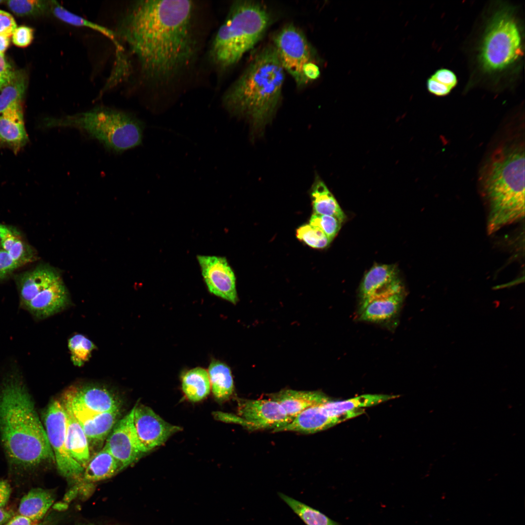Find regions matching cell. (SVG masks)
<instances>
[{"mask_svg": "<svg viewBox=\"0 0 525 525\" xmlns=\"http://www.w3.org/2000/svg\"><path fill=\"white\" fill-rule=\"evenodd\" d=\"M26 84L25 74L15 71L12 79L0 90V113L11 107L21 105Z\"/></svg>", "mask_w": 525, "mask_h": 525, "instance_id": "cell-31", "label": "cell"}, {"mask_svg": "<svg viewBox=\"0 0 525 525\" xmlns=\"http://www.w3.org/2000/svg\"><path fill=\"white\" fill-rule=\"evenodd\" d=\"M271 20L268 10L260 2L233 1L211 43L212 64L221 70L236 64L262 38Z\"/></svg>", "mask_w": 525, "mask_h": 525, "instance_id": "cell-5", "label": "cell"}, {"mask_svg": "<svg viewBox=\"0 0 525 525\" xmlns=\"http://www.w3.org/2000/svg\"><path fill=\"white\" fill-rule=\"evenodd\" d=\"M34 31L32 28L26 26L17 27L12 36L13 43L19 47L29 46L34 39Z\"/></svg>", "mask_w": 525, "mask_h": 525, "instance_id": "cell-38", "label": "cell"}, {"mask_svg": "<svg viewBox=\"0 0 525 525\" xmlns=\"http://www.w3.org/2000/svg\"><path fill=\"white\" fill-rule=\"evenodd\" d=\"M404 291L399 278L361 300L359 315L362 321L379 323L394 318L403 302Z\"/></svg>", "mask_w": 525, "mask_h": 525, "instance_id": "cell-12", "label": "cell"}, {"mask_svg": "<svg viewBox=\"0 0 525 525\" xmlns=\"http://www.w3.org/2000/svg\"><path fill=\"white\" fill-rule=\"evenodd\" d=\"M457 82L455 74L451 70L442 69L435 72L427 80L428 91L437 96L449 94Z\"/></svg>", "mask_w": 525, "mask_h": 525, "instance_id": "cell-34", "label": "cell"}, {"mask_svg": "<svg viewBox=\"0 0 525 525\" xmlns=\"http://www.w3.org/2000/svg\"><path fill=\"white\" fill-rule=\"evenodd\" d=\"M133 424L143 454L150 451L164 443L181 427L171 424L156 414L150 407L142 404L134 406Z\"/></svg>", "mask_w": 525, "mask_h": 525, "instance_id": "cell-11", "label": "cell"}, {"mask_svg": "<svg viewBox=\"0 0 525 525\" xmlns=\"http://www.w3.org/2000/svg\"><path fill=\"white\" fill-rule=\"evenodd\" d=\"M0 245L19 266L35 260L34 250L20 236L16 229L0 224Z\"/></svg>", "mask_w": 525, "mask_h": 525, "instance_id": "cell-24", "label": "cell"}, {"mask_svg": "<svg viewBox=\"0 0 525 525\" xmlns=\"http://www.w3.org/2000/svg\"><path fill=\"white\" fill-rule=\"evenodd\" d=\"M273 45L284 70L297 85L301 87L308 84L304 72L309 65L315 62L303 33L294 24H286L274 35Z\"/></svg>", "mask_w": 525, "mask_h": 525, "instance_id": "cell-8", "label": "cell"}, {"mask_svg": "<svg viewBox=\"0 0 525 525\" xmlns=\"http://www.w3.org/2000/svg\"><path fill=\"white\" fill-rule=\"evenodd\" d=\"M12 492L10 484L5 480L0 479V508L7 503Z\"/></svg>", "mask_w": 525, "mask_h": 525, "instance_id": "cell-42", "label": "cell"}, {"mask_svg": "<svg viewBox=\"0 0 525 525\" xmlns=\"http://www.w3.org/2000/svg\"><path fill=\"white\" fill-rule=\"evenodd\" d=\"M480 180L490 209L489 234L524 217V144L512 142L496 148L484 167Z\"/></svg>", "mask_w": 525, "mask_h": 525, "instance_id": "cell-4", "label": "cell"}, {"mask_svg": "<svg viewBox=\"0 0 525 525\" xmlns=\"http://www.w3.org/2000/svg\"><path fill=\"white\" fill-rule=\"evenodd\" d=\"M44 428L52 449L58 471L64 477L74 480L81 479L84 468L70 455L66 446L67 419L61 400L53 399L44 413Z\"/></svg>", "mask_w": 525, "mask_h": 525, "instance_id": "cell-9", "label": "cell"}, {"mask_svg": "<svg viewBox=\"0 0 525 525\" xmlns=\"http://www.w3.org/2000/svg\"><path fill=\"white\" fill-rule=\"evenodd\" d=\"M134 407L118 420L107 436L104 447L119 462L122 470L136 462L143 454L133 424Z\"/></svg>", "mask_w": 525, "mask_h": 525, "instance_id": "cell-14", "label": "cell"}, {"mask_svg": "<svg viewBox=\"0 0 525 525\" xmlns=\"http://www.w3.org/2000/svg\"><path fill=\"white\" fill-rule=\"evenodd\" d=\"M344 420L342 418L325 415L322 412L320 405H315L302 411L291 422L278 429L276 432L292 431L313 434L327 429Z\"/></svg>", "mask_w": 525, "mask_h": 525, "instance_id": "cell-21", "label": "cell"}, {"mask_svg": "<svg viewBox=\"0 0 525 525\" xmlns=\"http://www.w3.org/2000/svg\"><path fill=\"white\" fill-rule=\"evenodd\" d=\"M310 195L313 213L334 216L343 222L346 215L324 182L317 176L311 187Z\"/></svg>", "mask_w": 525, "mask_h": 525, "instance_id": "cell-26", "label": "cell"}, {"mask_svg": "<svg viewBox=\"0 0 525 525\" xmlns=\"http://www.w3.org/2000/svg\"><path fill=\"white\" fill-rule=\"evenodd\" d=\"M70 359L74 366L81 367L88 361L96 346L87 337L76 334L68 341Z\"/></svg>", "mask_w": 525, "mask_h": 525, "instance_id": "cell-33", "label": "cell"}, {"mask_svg": "<svg viewBox=\"0 0 525 525\" xmlns=\"http://www.w3.org/2000/svg\"><path fill=\"white\" fill-rule=\"evenodd\" d=\"M60 400L66 413L67 449L71 456L85 469L90 458L88 438L73 414L68 398L63 393Z\"/></svg>", "mask_w": 525, "mask_h": 525, "instance_id": "cell-17", "label": "cell"}, {"mask_svg": "<svg viewBox=\"0 0 525 525\" xmlns=\"http://www.w3.org/2000/svg\"><path fill=\"white\" fill-rule=\"evenodd\" d=\"M0 438L10 465L29 472L54 461L45 429L19 373L13 371L0 385Z\"/></svg>", "mask_w": 525, "mask_h": 525, "instance_id": "cell-2", "label": "cell"}, {"mask_svg": "<svg viewBox=\"0 0 525 525\" xmlns=\"http://www.w3.org/2000/svg\"><path fill=\"white\" fill-rule=\"evenodd\" d=\"M182 388L187 398L191 402H197L204 399L211 389L208 372L201 368L188 371L182 377Z\"/></svg>", "mask_w": 525, "mask_h": 525, "instance_id": "cell-30", "label": "cell"}, {"mask_svg": "<svg viewBox=\"0 0 525 525\" xmlns=\"http://www.w3.org/2000/svg\"><path fill=\"white\" fill-rule=\"evenodd\" d=\"M270 399L277 402L292 420L300 412L313 406L320 405L331 400L318 391H298L283 389L269 395Z\"/></svg>", "mask_w": 525, "mask_h": 525, "instance_id": "cell-18", "label": "cell"}, {"mask_svg": "<svg viewBox=\"0 0 525 525\" xmlns=\"http://www.w3.org/2000/svg\"><path fill=\"white\" fill-rule=\"evenodd\" d=\"M50 2V11L59 20L71 25L86 27L97 31L109 38L113 42L117 51L122 49L115 31L72 13L56 0H51Z\"/></svg>", "mask_w": 525, "mask_h": 525, "instance_id": "cell-29", "label": "cell"}, {"mask_svg": "<svg viewBox=\"0 0 525 525\" xmlns=\"http://www.w3.org/2000/svg\"><path fill=\"white\" fill-rule=\"evenodd\" d=\"M521 38L517 24L505 12L492 19L484 37L480 59L483 67L490 71L503 70L522 54Z\"/></svg>", "mask_w": 525, "mask_h": 525, "instance_id": "cell-7", "label": "cell"}, {"mask_svg": "<svg viewBox=\"0 0 525 525\" xmlns=\"http://www.w3.org/2000/svg\"><path fill=\"white\" fill-rule=\"evenodd\" d=\"M398 278L396 267L392 264L376 265L364 277L359 288L362 300Z\"/></svg>", "mask_w": 525, "mask_h": 525, "instance_id": "cell-27", "label": "cell"}, {"mask_svg": "<svg viewBox=\"0 0 525 525\" xmlns=\"http://www.w3.org/2000/svg\"><path fill=\"white\" fill-rule=\"evenodd\" d=\"M10 37L0 35V54L4 56V53L9 46Z\"/></svg>", "mask_w": 525, "mask_h": 525, "instance_id": "cell-45", "label": "cell"}, {"mask_svg": "<svg viewBox=\"0 0 525 525\" xmlns=\"http://www.w3.org/2000/svg\"><path fill=\"white\" fill-rule=\"evenodd\" d=\"M208 374L211 390L215 398L220 401L228 400L234 390L229 368L224 363L213 360L209 366Z\"/></svg>", "mask_w": 525, "mask_h": 525, "instance_id": "cell-28", "label": "cell"}, {"mask_svg": "<svg viewBox=\"0 0 525 525\" xmlns=\"http://www.w3.org/2000/svg\"><path fill=\"white\" fill-rule=\"evenodd\" d=\"M28 141L21 105L0 113V141L18 151Z\"/></svg>", "mask_w": 525, "mask_h": 525, "instance_id": "cell-20", "label": "cell"}, {"mask_svg": "<svg viewBox=\"0 0 525 525\" xmlns=\"http://www.w3.org/2000/svg\"><path fill=\"white\" fill-rule=\"evenodd\" d=\"M95 525V524H91V523H88V524H80V525Z\"/></svg>", "mask_w": 525, "mask_h": 525, "instance_id": "cell-47", "label": "cell"}, {"mask_svg": "<svg viewBox=\"0 0 525 525\" xmlns=\"http://www.w3.org/2000/svg\"><path fill=\"white\" fill-rule=\"evenodd\" d=\"M280 497L307 525H338L319 511L283 493Z\"/></svg>", "mask_w": 525, "mask_h": 525, "instance_id": "cell-32", "label": "cell"}, {"mask_svg": "<svg viewBox=\"0 0 525 525\" xmlns=\"http://www.w3.org/2000/svg\"><path fill=\"white\" fill-rule=\"evenodd\" d=\"M197 259L210 293L235 304L238 301L235 274L226 258L199 255Z\"/></svg>", "mask_w": 525, "mask_h": 525, "instance_id": "cell-13", "label": "cell"}, {"mask_svg": "<svg viewBox=\"0 0 525 525\" xmlns=\"http://www.w3.org/2000/svg\"><path fill=\"white\" fill-rule=\"evenodd\" d=\"M46 121L48 126L77 129L117 153L140 145L144 129L143 122L133 114L103 106Z\"/></svg>", "mask_w": 525, "mask_h": 525, "instance_id": "cell-6", "label": "cell"}, {"mask_svg": "<svg viewBox=\"0 0 525 525\" xmlns=\"http://www.w3.org/2000/svg\"><path fill=\"white\" fill-rule=\"evenodd\" d=\"M342 223L334 216L315 213L312 215L309 220V224L322 230L331 242L339 231Z\"/></svg>", "mask_w": 525, "mask_h": 525, "instance_id": "cell-37", "label": "cell"}, {"mask_svg": "<svg viewBox=\"0 0 525 525\" xmlns=\"http://www.w3.org/2000/svg\"><path fill=\"white\" fill-rule=\"evenodd\" d=\"M52 521L49 520H46L44 522L40 523H35L33 525H51Z\"/></svg>", "mask_w": 525, "mask_h": 525, "instance_id": "cell-46", "label": "cell"}, {"mask_svg": "<svg viewBox=\"0 0 525 525\" xmlns=\"http://www.w3.org/2000/svg\"><path fill=\"white\" fill-rule=\"evenodd\" d=\"M63 393L68 398L74 415L89 441L102 442L107 438L118 421L120 410L97 413L87 410L76 402L67 388Z\"/></svg>", "mask_w": 525, "mask_h": 525, "instance_id": "cell-15", "label": "cell"}, {"mask_svg": "<svg viewBox=\"0 0 525 525\" xmlns=\"http://www.w3.org/2000/svg\"><path fill=\"white\" fill-rule=\"evenodd\" d=\"M397 396L384 394H366L341 401H332L320 405L322 412L331 417L340 418L345 420L363 413L359 408L368 407L393 399Z\"/></svg>", "mask_w": 525, "mask_h": 525, "instance_id": "cell-19", "label": "cell"}, {"mask_svg": "<svg viewBox=\"0 0 525 525\" xmlns=\"http://www.w3.org/2000/svg\"><path fill=\"white\" fill-rule=\"evenodd\" d=\"M17 27L13 17L10 13L0 10V35L10 37Z\"/></svg>", "mask_w": 525, "mask_h": 525, "instance_id": "cell-40", "label": "cell"}, {"mask_svg": "<svg viewBox=\"0 0 525 525\" xmlns=\"http://www.w3.org/2000/svg\"><path fill=\"white\" fill-rule=\"evenodd\" d=\"M296 236L299 240L314 248H324L331 242L322 230L309 224L299 227L296 230Z\"/></svg>", "mask_w": 525, "mask_h": 525, "instance_id": "cell-36", "label": "cell"}, {"mask_svg": "<svg viewBox=\"0 0 525 525\" xmlns=\"http://www.w3.org/2000/svg\"><path fill=\"white\" fill-rule=\"evenodd\" d=\"M284 71L273 45L263 47L226 90L223 106L231 115L249 119L254 129H262L280 103Z\"/></svg>", "mask_w": 525, "mask_h": 525, "instance_id": "cell-3", "label": "cell"}, {"mask_svg": "<svg viewBox=\"0 0 525 525\" xmlns=\"http://www.w3.org/2000/svg\"><path fill=\"white\" fill-rule=\"evenodd\" d=\"M194 9L187 0H137L122 17L115 32L136 56L147 79L168 82L193 61Z\"/></svg>", "mask_w": 525, "mask_h": 525, "instance_id": "cell-1", "label": "cell"}, {"mask_svg": "<svg viewBox=\"0 0 525 525\" xmlns=\"http://www.w3.org/2000/svg\"><path fill=\"white\" fill-rule=\"evenodd\" d=\"M60 278L54 269L46 266L21 274L17 281L20 306L22 307L41 290Z\"/></svg>", "mask_w": 525, "mask_h": 525, "instance_id": "cell-22", "label": "cell"}, {"mask_svg": "<svg viewBox=\"0 0 525 525\" xmlns=\"http://www.w3.org/2000/svg\"><path fill=\"white\" fill-rule=\"evenodd\" d=\"M122 470L119 462L104 447L90 458L81 479L77 483H93L102 481L111 478Z\"/></svg>", "mask_w": 525, "mask_h": 525, "instance_id": "cell-23", "label": "cell"}, {"mask_svg": "<svg viewBox=\"0 0 525 525\" xmlns=\"http://www.w3.org/2000/svg\"><path fill=\"white\" fill-rule=\"evenodd\" d=\"M9 9L20 16H39L50 10V1L43 0H11L6 1Z\"/></svg>", "mask_w": 525, "mask_h": 525, "instance_id": "cell-35", "label": "cell"}, {"mask_svg": "<svg viewBox=\"0 0 525 525\" xmlns=\"http://www.w3.org/2000/svg\"><path fill=\"white\" fill-rule=\"evenodd\" d=\"M35 523L30 519L18 514L14 516L4 525H33Z\"/></svg>", "mask_w": 525, "mask_h": 525, "instance_id": "cell-43", "label": "cell"}, {"mask_svg": "<svg viewBox=\"0 0 525 525\" xmlns=\"http://www.w3.org/2000/svg\"><path fill=\"white\" fill-rule=\"evenodd\" d=\"M14 516V513L12 511L0 508V525L6 523Z\"/></svg>", "mask_w": 525, "mask_h": 525, "instance_id": "cell-44", "label": "cell"}, {"mask_svg": "<svg viewBox=\"0 0 525 525\" xmlns=\"http://www.w3.org/2000/svg\"><path fill=\"white\" fill-rule=\"evenodd\" d=\"M54 499V494L49 490L32 489L21 498L18 513L37 523L45 516Z\"/></svg>", "mask_w": 525, "mask_h": 525, "instance_id": "cell-25", "label": "cell"}, {"mask_svg": "<svg viewBox=\"0 0 525 525\" xmlns=\"http://www.w3.org/2000/svg\"><path fill=\"white\" fill-rule=\"evenodd\" d=\"M19 267L6 251L0 249V280L4 279Z\"/></svg>", "mask_w": 525, "mask_h": 525, "instance_id": "cell-39", "label": "cell"}, {"mask_svg": "<svg viewBox=\"0 0 525 525\" xmlns=\"http://www.w3.org/2000/svg\"><path fill=\"white\" fill-rule=\"evenodd\" d=\"M3 2V0H0V4L1 3H2V2Z\"/></svg>", "mask_w": 525, "mask_h": 525, "instance_id": "cell-48", "label": "cell"}, {"mask_svg": "<svg viewBox=\"0 0 525 525\" xmlns=\"http://www.w3.org/2000/svg\"><path fill=\"white\" fill-rule=\"evenodd\" d=\"M69 390L73 398L84 408L97 413L120 410L121 401L111 389L98 384L72 385Z\"/></svg>", "mask_w": 525, "mask_h": 525, "instance_id": "cell-16", "label": "cell"}, {"mask_svg": "<svg viewBox=\"0 0 525 525\" xmlns=\"http://www.w3.org/2000/svg\"><path fill=\"white\" fill-rule=\"evenodd\" d=\"M15 72L4 56L0 54V90L12 79Z\"/></svg>", "mask_w": 525, "mask_h": 525, "instance_id": "cell-41", "label": "cell"}, {"mask_svg": "<svg viewBox=\"0 0 525 525\" xmlns=\"http://www.w3.org/2000/svg\"><path fill=\"white\" fill-rule=\"evenodd\" d=\"M238 413L240 417L219 412L215 416L221 420L237 421L252 429H270L273 432L292 420L279 403L270 399H241L238 402Z\"/></svg>", "mask_w": 525, "mask_h": 525, "instance_id": "cell-10", "label": "cell"}]
</instances>
